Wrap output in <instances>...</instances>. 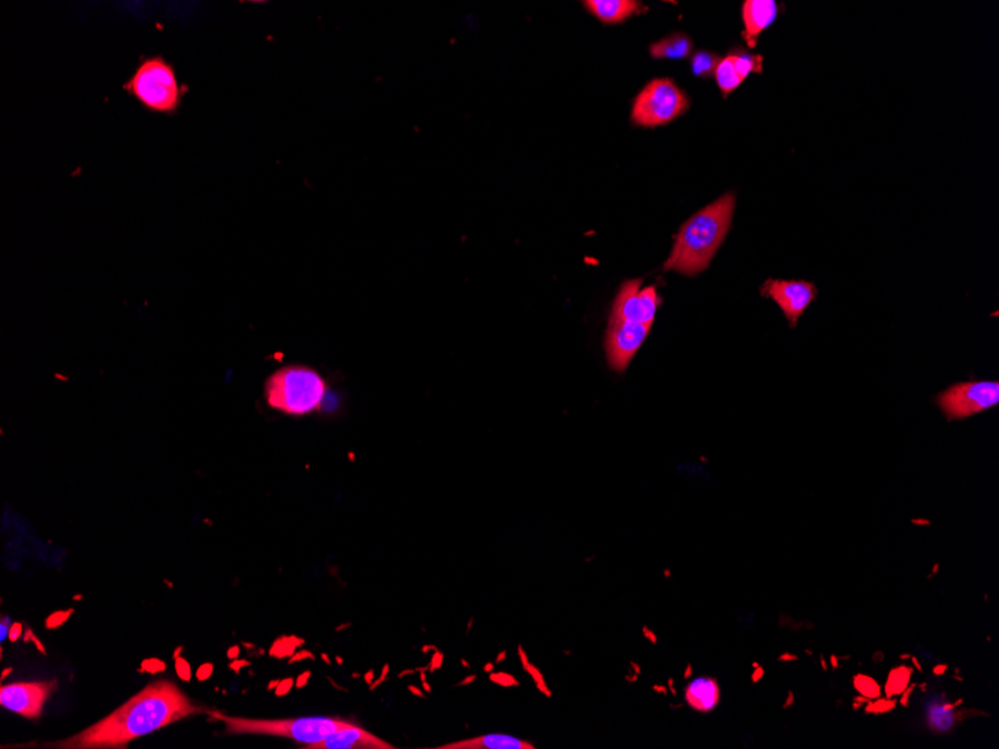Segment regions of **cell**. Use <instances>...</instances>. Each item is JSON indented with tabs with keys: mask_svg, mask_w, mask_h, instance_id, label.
I'll use <instances>...</instances> for the list:
<instances>
[{
	"mask_svg": "<svg viewBox=\"0 0 999 749\" xmlns=\"http://www.w3.org/2000/svg\"><path fill=\"white\" fill-rule=\"evenodd\" d=\"M999 403V381H964L951 385L937 397L938 407L949 421H960L995 407Z\"/></svg>",
	"mask_w": 999,
	"mask_h": 749,
	"instance_id": "obj_7",
	"label": "cell"
},
{
	"mask_svg": "<svg viewBox=\"0 0 999 749\" xmlns=\"http://www.w3.org/2000/svg\"><path fill=\"white\" fill-rule=\"evenodd\" d=\"M326 386L319 374L307 367H288L267 383L268 404L288 415H307L320 407Z\"/></svg>",
	"mask_w": 999,
	"mask_h": 749,
	"instance_id": "obj_5",
	"label": "cell"
},
{
	"mask_svg": "<svg viewBox=\"0 0 999 749\" xmlns=\"http://www.w3.org/2000/svg\"><path fill=\"white\" fill-rule=\"evenodd\" d=\"M688 108L690 99L672 79H653L636 96L631 122L644 127L664 126L684 114Z\"/></svg>",
	"mask_w": 999,
	"mask_h": 749,
	"instance_id": "obj_6",
	"label": "cell"
},
{
	"mask_svg": "<svg viewBox=\"0 0 999 749\" xmlns=\"http://www.w3.org/2000/svg\"><path fill=\"white\" fill-rule=\"evenodd\" d=\"M955 706L947 703H932L928 710V723L935 732H949L955 724L953 717Z\"/></svg>",
	"mask_w": 999,
	"mask_h": 749,
	"instance_id": "obj_19",
	"label": "cell"
},
{
	"mask_svg": "<svg viewBox=\"0 0 999 749\" xmlns=\"http://www.w3.org/2000/svg\"><path fill=\"white\" fill-rule=\"evenodd\" d=\"M308 749H394L390 742L383 741L380 737L374 736L373 733L367 732L364 728L356 727L355 724H349L346 727L338 728L325 737L324 741L316 742L313 745L306 746Z\"/></svg>",
	"mask_w": 999,
	"mask_h": 749,
	"instance_id": "obj_13",
	"label": "cell"
},
{
	"mask_svg": "<svg viewBox=\"0 0 999 749\" xmlns=\"http://www.w3.org/2000/svg\"><path fill=\"white\" fill-rule=\"evenodd\" d=\"M23 631H24V628H23L22 624L14 623L13 626H11V630H9V640H11V642H17L18 639H22Z\"/></svg>",
	"mask_w": 999,
	"mask_h": 749,
	"instance_id": "obj_27",
	"label": "cell"
},
{
	"mask_svg": "<svg viewBox=\"0 0 999 749\" xmlns=\"http://www.w3.org/2000/svg\"><path fill=\"white\" fill-rule=\"evenodd\" d=\"M855 685L856 688H857V691L862 692V694H864L865 697H868V699H875V697L880 696V687H878L871 678L860 675L856 676Z\"/></svg>",
	"mask_w": 999,
	"mask_h": 749,
	"instance_id": "obj_22",
	"label": "cell"
},
{
	"mask_svg": "<svg viewBox=\"0 0 999 749\" xmlns=\"http://www.w3.org/2000/svg\"><path fill=\"white\" fill-rule=\"evenodd\" d=\"M176 671L181 680L188 682L192 680V667L186 662L185 658H176Z\"/></svg>",
	"mask_w": 999,
	"mask_h": 749,
	"instance_id": "obj_24",
	"label": "cell"
},
{
	"mask_svg": "<svg viewBox=\"0 0 999 749\" xmlns=\"http://www.w3.org/2000/svg\"><path fill=\"white\" fill-rule=\"evenodd\" d=\"M180 653H181V648L176 649V653H174V655H172V657H174V660H176V658L180 657Z\"/></svg>",
	"mask_w": 999,
	"mask_h": 749,
	"instance_id": "obj_32",
	"label": "cell"
},
{
	"mask_svg": "<svg viewBox=\"0 0 999 749\" xmlns=\"http://www.w3.org/2000/svg\"><path fill=\"white\" fill-rule=\"evenodd\" d=\"M310 675H312V673H310V671H306V673H303V675H301V678H299V680H297V687H298V688L304 687V685H306V682H307V680H310Z\"/></svg>",
	"mask_w": 999,
	"mask_h": 749,
	"instance_id": "obj_30",
	"label": "cell"
},
{
	"mask_svg": "<svg viewBox=\"0 0 999 749\" xmlns=\"http://www.w3.org/2000/svg\"><path fill=\"white\" fill-rule=\"evenodd\" d=\"M762 66V56L746 53V51L729 54L728 58L721 59L717 65L714 77L723 96H728L733 90H737L749 74L753 72L760 74Z\"/></svg>",
	"mask_w": 999,
	"mask_h": 749,
	"instance_id": "obj_12",
	"label": "cell"
},
{
	"mask_svg": "<svg viewBox=\"0 0 999 749\" xmlns=\"http://www.w3.org/2000/svg\"><path fill=\"white\" fill-rule=\"evenodd\" d=\"M141 105L159 114H176L186 88L179 83L176 69L162 56L144 59L124 86Z\"/></svg>",
	"mask_w": 999,
	"mask_h": 749,
	"instance_id": "obj_3",
	"label": "cell"
},
{
	"mask_svg": "<svg viewBox=\"0 0 999 749\" xmlns=\"http://www.w3.org/2000/svg\"><path fill=\"white\" fill-rule=\"evenodd\" d=\"M583 5L594 17L605 24H617L635 14L646 11L640 2L635 0H587Z\"/></svg>",
	"mask_w": 999,
	"mask_h": 749,
	"instance_id": "obj_15",
	"label": "cell"
},
{
	"mask_svg": "<svg viewBox=\"0 0 999 749\" xmlns=\"http://www.w3.org/2000/svg\"><path fill=\"white\" fill-rule=\"evenodd\" d=\"M438 749H535L530 742L521 741L518 737L508 735H483V736L472 737L465 741L452 742L446 745L437 746Z\"/></svg>",
	"mask_w": 999,
	"mask_h": 749,
	"instance_id": "obj_17",
	"label": "cell"
},
{
	"mask_svg": "<svg viewBox=\"0 0 999 749\" xmlns=\"http://www.w3.org/2000/svg\"><path fill=\"white\" fill-rule=\"evenodd\" d=\"M737 197L723 196L692 215L680 228L664 271H675L692 277L705 271L723 244L732 224Z\"/></svg>",
	"mask_w": 999,
	"mask_h": 749,
	"instance_id": "obj_2",
	"label": "cell"
},
{
	"mask_svg": "<svg viewBox=\"0 0 999 749\" xmlns=\"http://www.w3.org/2000/svg\"><path fill=\"white\" fill-rule=\"evenodd\" d=\"M211 718L225 724L228 735H263L279 736L292 741L313 745L324 741L325 737L338 728L349 726V721L337 718H295V719H253L243 717H229L220 712H208ZM306 748V746H304Z\"/></svg>",
	"mask_w": 999,
	"mask_h": 749,
	"instance_id": "obj_4",
	"label": "cell"
},
{
	"mask_svg": "<svg viewBox=\"0 0 999 749\" xmlns=\"http://www.w3.org/2000/svg\"><path fill=\"white\" fill-rule=\"evenodd\" d=\"M58 688V680L45 682H17L2 685L0 705L24 718L35 719L42 714L50 694Z\"/></svg>",
	"mask_w": 999,
	"mask_h": 749,
	"instance_id": "obj_11",
	"label": "cell"
},
{
	"mask_svg": "<svg viewBox=\"0 0 999 749\" xmlns=\"http://www.w3.org/2000/svg\"><path fill=\"white\" fill-rule=\"evenodd\" d=\"M237 655H238V648H233L228 653V657L229 658L237 657Z\"/></svg>",
	"mask_w": 999,
	"mask_h": 749,
	"instance_id": "obj_31",
	"label": "cell"
},
{
	"mask_svg": "<svg viewBox=\"0 0 999 749\" xmlns=\"http://www.w3.org/2000/svg\"><path fill=\"white\" fill-rule=\"evenodd\" d=\"M692 42L687 35L683 33H675V35L667 36L664 40L658 41L655 44L651 45V56L654 59H685L692 53Z\"/></svg>",
	"mask_w": 999,
	"mask_h": 749,
	"instance_id": "obj_18",
	"label": "cell"
},
{
	"mask_svg": "<svg viewBox=\"0 0 999 749\" xmlns=\"http://www.w3.org/2000/svg\"><path fill=\"white\" fill-rule=\"evenodd\" d=\"M13 626V624H11V619H9L8 617H4L2 621H0V637H2V640L6 639V635H9V630H11V626Z\"/></svg>",
	"mask_w": 999,
	"mask_h": 749,
	"instance_id": "obj_29",
	"label": "cell"
},
{
	"mask_svg": "<svg viewBox=\"0 0 999 749\" xmlns=\"http://www.w3.org/2000/svg\"><path fill=\"white\" fill-rule=\"evenodd\" d=\"M197 712H201V708L171 680H159L99 723L53 745L66 749L126 748L136 737L147 736Z\"/></svg>",
	"mask_w": 999,
	"mask_h": 749,
	"instance_id": "obj_1",
	"label": "cell"
},
{
	"mask_svg": "<svg viewBox=\"0 0 999 749\" xmlns=\"http://www.w3.org/2000/svg\"><path fill=\"white\" fill-rule=\"evenodd\" d=\"M24 640H26V642H33V644H36V648L40 649L41 653H47V651H45L44 646H42V644H41L40 640H38V637H36V635L32 633L31 628H27L26 635H24Z\"/></svg>",
	"mask_w": 999,
	"mask_h": 749,
	"instance_id": "obj_28",
	"label": "cell"
},
{
	"mask_svg": "<svg viewBox=\"0 0 999 749\" xmlns=\"http://www.w3.org/2000/svg\"><path fill=\"white\" fill-rule=\"evenodd\" d=\"M651 331V324H631L609 319L606 333V356L615 371H624L635 358Z\"/></svg>",
	"mask_w": 999,
	"mask_h": 749,
	"instance_id": "obj_9",
	"label": "cell"
},
{
	"mask_svg": "<svg viewBox=\"0 0 999 749\" xmlns=\"http://www.w3.org/2000/svg\"><path fill=\"white\" fill-rule=\"evenodd\" d=\"M910 678H912V671L907 669V667H899V669L890 673L889 680H887V687H885V692H887L889 696L901 694V692L907 688Z\"/></svg>",
	"mask_w": 999,
	"mask_h": 749,
	"instance_id": "obj_21",
	"label": "cell"
},
{
	"mask_svg": "<svg viewBox=\"0 0 999 749\" xmlns=\"http://www.w3.org/2000/svg\"><path fill=\"white\" fill-rule=\"evenodd\" d=\"M165 669H167V664L158 660V658L145 660V662H142V666H141V671H147V673H151V675L160 673V671H165Z\"/></svg>",
	"mask_w": 999,
	"mask_h": 749,
	"instance_id": "obj_25",
	"label": "cell"
},
{
	"mask_svg": "<svg viewBox=\"0 0 999 749\" xmlns=\"http://www.w3.org/2000/svg\"><path fill=\"white\" fill-rule=\"evenodd\" d=\"M72 614H74V609L54 612V614L50 615L47 621H45V626L50 628V630H51V628H59V626H62L63 624L70 618V615Z\"/></svg>",
	"mask_w": 999,
	"mask_h": 749,
	"instance_id": "obj_23",
	"label": "cell"
},
{
	"mask_svg": "<svg viewBox=\"0 0 999 749\" xmlns=\"http://www.w3.org/2000/svg\"><path fill=\"white\" fill-rule=\"evenodd\" d=\"M778 17V5L775 0H747L742 6L744 20V38L749 49H756L758 36L766 31Z\"/></svg>",
	"mask_w": 999,
	"mask_h": 749,
	"instance_id": "obj_14",
	"label": "cell"
},
{
	"mask_svg": "<svg viewBox=\"0 0 999 749\" xmlns=\"http://www.w3.org/2000/svg\"><path fill=\"white\" fill-rule=\"evenodd\" d=\"M213 671H215V667H213V664H210V662H206V664H202V666L199 667L197 671V680H208V678L213 675Z\"/></svg>",
	"mask_w": 999,
	"mask_h": 749,
	"instance_id": "obj_26",
	"label": "cell"
},
{
	"mask_svg": "<svg viewBox=\"0 0 999 749\" xmlns=\"http://www.w3.org/2000/svg\"><path fill=\"white\" fill-rule=\"evenodd\" d=\"M642 280H628L621 286L614 301L609 319L624 320L631 324H651L662 306V298L655 286L640 288Z\"/></svg>",
	"mask_w": 999,
	"mask_h": 749,
	"instance_id": "obj_8",
	"label": "cell"
},
{
	"mask_svg": "<svg viewBox=\"0 0 999 749\" xmlns=\"http://www.w3.org/2000/svg\"><path fill=\"white\" fill-rule=\"evenodd\" d=\"M721 59L719 56H715L714 53L710 51H697L692 58V74L696 77H701V78H708L715 74L717 65H719Z\"/></svg>",
	"mask_w": 999,
	"mask_h": 749,
	"instance_id": "obj_20",
	"label": "cell"
},
{
	"mask_svg": "<svg viewBox=\"0 0 999 749\" xmlns=\"http://www.w3.org/2000/svg\"><path fill=\"white\" fill-rule=\"evenodd\" d=\"M763 297L774 299L794 328L817 297L814 283L803 280H769L762 286Z\"/></svg>",
	"mask_w": 999,
	"mask_h": 749,
	"instance_id": "obj_10",
	"label": "cell"
},
{
	"mask_svg": "<svg viewBox=\"0 0 999 749\" xmlns=\"http://www.w3.org/2000/svg\"><path fill=\"white\" fill-rule=\"evenodd\" d=\"M719 682L710 676L697 678L685 688V701L697 712L714 710L719 706Z\"/></svg>",
	"mask_w": 999,
	"mask_h": 749,
	"instance_id": "obj_16",
	"label": "cell"
}]
</instances>
